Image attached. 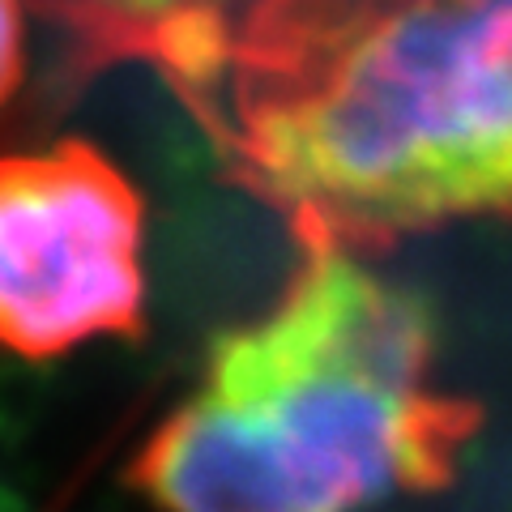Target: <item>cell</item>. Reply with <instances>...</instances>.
<instances>
[{
    "label": "cell",
    "mask_w": 512,
    "mask_h": 512,
    "mask_svg": "<svg viewBox=\"0 0 512 512\" xmlns=\"http://www.w3.org/2000/svg\"><path fill=\"white\" fill-rule=\"evenodd\" d=\"M436 444L419 308L320 252L274 312L218 346L141 483L163 512H367L419 483Z\"/></svg>",
    "instance_id": "6da1fadb"
},
{
    "label": "cell",
    "mask_w": 512,
    "mask_h": 512,
    "mask_svg": "<svg viewBox=\"0 0 512 512\" xmlns=\"http://www.w3.org/2000/svg\"><path fill=\"white\" fill-rule=\"evenodd\" d=\"M26 64V26H22V5L18 0H0V107L22 82Z\"/></svg>",
    "instance_id": "277c9868"
},
{
    "label": "cell",
    "mask_w": 512,
    "mask_h": 512,
    "mask_svg": "<svg viewBox=\"0 0 512 512\" xmlns=\"http://www.w3.org/2000/svg\"><path fill=\"white\" fill-rule=\"evenodd\" d=\"M248 154L320 227L512 205V0H346L295 22Z\"/></svg>",
    "instance_id": "7a4b0ae2"
},
{
    "label": "cell",
    "mask_w": 512,
    "mask_h": 512,
    "mask_svg": "<svg viewBox=\"0 0 512 512\" xmlns=\"http://www.w3.org/2000/svg\"><path fill=\"white\" fill-rule=\"evenodd\" d=\"M146 299L141 201L82 141L0 158V346L43 359L128 333Z\"/></svg>",
    "instance_id": "3957f363"
}]
</instances>
